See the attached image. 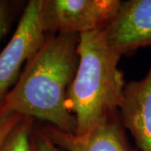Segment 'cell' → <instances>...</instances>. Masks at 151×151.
Here are the masks:
<instances>
[{"label":"cell","instance_id":"6da1fadb","mask_svg":"<svg viewBox=\"0 0 151 151\" xmlns=\"http://www.w3.org/2000/svg\"><path fill=\"white\" fill-rule=\"evenodd\" d=\"M78 43L79 35H49L0 102L3 109L76 134L77 124L68 108L67 92L78 67Z\"/></svg>","mask_w":151,"mask_h":151},{"label":"cell","instance_id":"7a4b0ae2","mask_svg":"<svg viewBox=\"0 0 151 151\" xmlns=\"http://www.w3.org/2000/svg\"><path fill=\"white\" fill-rule=\"evenodd\" d=\"M77 53L67 105L76 119V134H83L119 113L126 82L118 66L122 56L108 47L102 29L79 35Z\"/></svg>","mask_w":151,"mask_h":151},{"label":"cell","instance_id":"3957f363","mask_svg":"<svg viewBox=\"0 0 151 151\" xmlns=\"http://www.w3.org/2000/svg\"><path fill=\"white\" fill-rule=\"evenodd\" d=\"M49 36L42 18V0H30L15 31L0 52V102L15 85L23 65L36 54Z\"/></svg>","mask_w":151,"mask_h":151},{"label":"cell","instance_id":"277c9868","mask_svg":"<svg viewBox=\"0 0 151 151\" xmlns=\"http://www.w3.org/2000/svg\"><path fill=\"white\" fill-rule=\"evenodd\" d=\"M119 0H42V18L46 32L81 35L103 29L115 17Z\"/></svg>","mask_w":151,"mask_h":151},{"label":"cell","instance_id":"5b68a950","mask_svg":"<svg viewBox=\"0 0 151 151\" xmlns=\"http://www.w3.org/2000/svg\"><path fill=\"white\" fill-rule=\"evenodd\" d=\"M103 34L109 48L119 55L151 45V0L122 1Z\"/></svg>","mask_w":151,"mask_h":151},{"label":"cell","instance_id":"8992f818","mask_svg":"<svg viewBox=\"0 0 151 151\" xmlns=\"http://www.w3.org/2000/svg\"><path fill=\"white\" fill-rule=\"evenodd\" d=\"M40 129L65 151H139L130 144L119 113L103 120L83 134H70L50 124Z\"/></svg>","mask_w":151,"mask_h":151},{"label":"cell","instance_id":"52a82bcc","mask_svg":"<svg viewBox=\"0 0 151 151\" xmlns=\"http://www.w3.org/2000/svg\"><path fill=\"white\" fill-rule=\"evenodd\" d=\"M119 113L139 151H151V66L144 78L126 83Z\"/></svg>","mask_w":151,"mask_h":151},{"label":"cell","instance_id":"ba28073f","mask_svg":"<svg viewBox=\"0 0 151 151\" xmlns=\"http://www.w3.org/2000/svg\"><path fill=\"white\" fill-rule=\"evenodd\" d=\"M34 127V119L22 117L1 144L0 151H33L31 134Z\"/></svg>","mask_w":151,"mask_h":151},{"label":"cell","instance_id":"9c48e42d","mask_svg":"<svg viewBox=\"0 0 151 151\" xmlns=\"http://www.w3.org/2000/svg\"><path fill=\"white\" fill-rule=\"evenodd\" d=\"M31 145L33 151H61L44 134L40 127L35 125L31 134Z\"/></svg>","mask_w":151,"mask_h":151},{"label":"cell","instance_id":"30bf717a","mask_svg":"<svg viewBox=\"0 0 151 151\" xmlns=\"http://www.w3.org/2000/svg\"><path fill=\"white\" fill-rule=\"evenodd\" d=\"M22 117L19 114L7 112L0 106V145Z\"/></svg>","mask_w":151,"mask_h":151},{"label":"cell","instance_id":"8fae6325","mask_svg":"<svg viewBox=\"0 0 151 151\" xmlns=\"http://www.w3.org/2000/svg\"><path fill=\"white\" fill-rule=\"evenodd\" d=\"M13 12V4L11 2L0 0V43L9 29Z\"/></svg>","mask_w":151,"mask_h":151}]
</instances>
